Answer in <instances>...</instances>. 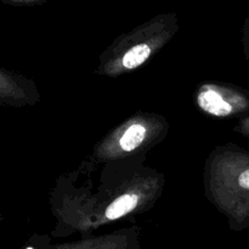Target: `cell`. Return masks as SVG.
Returning <instances> with one entry per match:
<instances>
[{"mask_svg": "<svg viewBox=\"0 0 249 249\" xmlns=\"http://www.w3.org/2000/svg\"><path fill=\"white\" fill-rule=\"evenodd\" d=\"M146 136V128L142 124H133L125 131V133L122 136L119 144L122 149L125 151H131L138 148L143 142Z\"/></svg>", "mask_w": 249, "mask_h": 249, "instance_id": "cell-3", "label": "cell"}, {"mask_svg": "<svg viewBox=\"0 0 249 249\" xmlns=\"http://www.w3.org/2000/svg\"><path fill=\"white\" fill-rule=\"evenodd\" d=\"M138 204V195L135 194H124L117 198L111 205L106 209V217L108 220H117L124 216L131 210L135 209Z\"/></svg>", "mask_w": 249, "mask_h": 249, "instance_id": "cell-2", "label": "cell"}, {"mask_svg": "<svg viewBox=\"0 0 249 249\" xmlns=\"http://www.w3.org/2000/svg\"><path fill=\"white\" fill-rule=\"evenodd\" d=\"M151 54L150 46L146 44H139L134 46L130 50L126 51L125 55L123 56V66L125 68H135L140 66L141 63L145 62Z\"/></svg>", "mask_w": 249, "mask_h": 249, "instance_id": "cell-4", "label": "cell"}, {"mask_svg": "<svg viewBox=\"0 0 249 249\" xmlns=\"http://www.w3.org/2000/svg\"><path fill=\"white\" fill-rule=\"evenodd\" d=\"M2 2H6V4H23V2H31L36 1V0H1Z\"/></svg>", "mask_w": 249, "mask_h": 249, "instance_id": "cell-6", "label": "cell"}, {"mask_svg": "<svg viewBox=\"0 0 249 249\" xmlns=\"http://www.w3.org/2000/svg\"><path fill=\"white\" fill-rule=\"evenodd\" d=\"M26 249H34V248H33V247H27Z\"/></svg>", "mask_w": 249, "mask_h": 249, "instance_id": "cell-7", "label": "cell"}, {"mask_svg": "<svg viewBox=\"0 0 249 249\" xmlns=\"http://www.w3.org/2000/svg\"><path fill=\"white\" fill-rule=\"evenodd\" d=\"M198 105L202 110L214 116H226L233 111L232 105L213 89H204L199 93Z\"/></svg>", "mask_w": 249, "mask_h": 249, "instance_id": "cell-1", "label": "cell"}, {"mask_svg": "<svg viewBox=\"0 0 249 249\" xmlns=\"http://www.w3.org/2000/svg\"><path fill=\"white\" fill-rule=\"evenodd\" d=\"M12 82L10 76L0 70V103L6 102L11 97Z\"/></svg>", "mask_w": 249, "mask_h": 249, "instance_id": "cell-5", "label": "cell"}, {"mask_svg": "<svg viewBox=\"0 0 249 249\" xmlns=\"http://www.w3.org/2000/svg\"><path fill=\"white\" fill-rule=\"evenodd\" d=\"M0 220H1V216H0Z\"/></svg>", "mask_w": 249, "mask_h": 249, "instance_id": "cell-8", "label": "cell"}]
</instances>
